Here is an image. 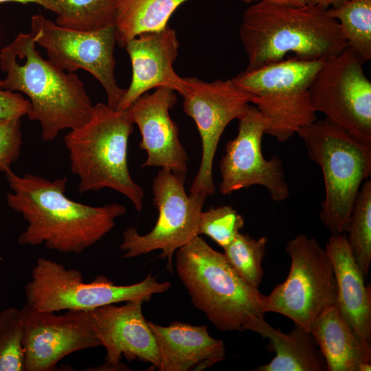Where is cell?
Masks as SVG:
<instances>
[{
    "label": "cell",
    "instance_id": "cell-1",
    "mask_svg": "<svg viewBox=\"0 0 371 371\" xmlns=\"http://www.w3.org/2000/svg\"><path fill=\"white\" fill-rule=\"evenodd\" d=\"M11 190L8 205L21 215L27 226L17 243L25 246L43 245L63 254H80L110 232L126 207L117 203L91 206L65 194L67 177L54 180L12 170L5 173Z\"/></svg>",
    "mask_w": 371,
    "mask_h": 371
},
{
    "label": "cell",
    "instance_id": "cell-2",
    "mask_svg": "<svg viewBox=\"0 0 371 371\" xmlns=\"http://www.w3.org/2000/svg\"><path fill=\"white\" fill-rule=\"evenodd\" d=\"M36 40V32L31 28L30 33L19 34L1 49L0 66L6 74L2 87L28 97V119L40 124L44 142H52L60 131L85 124L94 105L78 76L43 58Z\"/></svg>",
    "mask_w": 371,
    "mask_h": 371
},
{
    "label": "cell",
    "instance_id": "cell-3",
    "mask_svg": "<svg viewBox=\"0 0 371 371\" xmlns=\"http://www.w3.org/2000/svg\"><path fill=\"white\" fill-rule=\"evenodd\" d=\"M239 36L246 52V71L284 59L289 54L307 60L326 59L348 47L339 22L325 10L264 2L243 14Z\"/></svg>",
    "mask_w": 371,
    "mask_h": 371
},
{
    "label": "cell",
    "instance_id": "cell-4",
    "mask_svg": "<svg viewBox=\"0 0 371 371\" xmlns=\"http://www.w3.org/2000/svg\"><path fill=\"white\" fill-rule=\"evenodd\" d=\"M177 275L193 305L221 331H243L264 317L265 296L199 236L177 250Z\"/></svg>",
    "mask_w": 371,
    "mask_h": 371
},
{
    "label": "cell",
    "instance_id": "cell-5",
    "mask_svg": "<svg viewBox=\"0 0 371 371\" xmlns=\"http://www.w3.org/2000/svg\"><path fill=\"white\" fill-rule=\"evenodd\" d=\"M133 124L128 109L115 110L98 103L89 120L65 136L80 194L111 188L128 198L137 211L142 210L144 191L132 179L127 162Z\"/></svg>",
    "mask_w": 371,
    "mask_h": 371
},
{
    "label": "cell",
    "instance_id": "cell-6",
    "mask_svg": "<svg viewBox=\"0 0 371 371\" xmlns=\"http://www.w3.org/2000/svg\"><path fill=\"white\" fill-rule=\"evenodd\" d=\"M297 133L310 159L322 171L325 196L320 220L331 235L345 234L361 186L371 175V144L326 117L300 128Z\"/></svg>",
    "mask_w": 371,
    "mask_h": 371
},
{
    "label": "cell",
    "instance_id": "cell-7",
    "mask_svg": "<svg viewBox=\"0 0 371 371\" xmlns=\"http://www.w3.org/2000/svg\"><path fill=\"white\" fill-rule=\"evenodd\" d=\"M324 60L293 57L256 70H245L232 80L253 95L251 103L269 123L266 134L284 142L317 120L310 87Z\"/></svg>",
    "mask_w": 371,
    "mask_h": 371
},
{
    "label": "cell",
    "instance_id": "cell-8",
    "mask_svg": "<svg viewBox=\"0 0 371 371\" xmlns=\"http://www.w3.org/2000/svg\"><path fill=\"white\" fill-rule=\"evenodd\" d=\"M170 286V282H159L150 274L129 285H116L103 276L85 282L80 271L42 257L32 268L31 279L24 290L26 304L32 308L58 312L89 311L138 299L148 302L153 295L166 292Z\"/></svg>",
    "mask_w": 371,
    "mask_h": 371
},
{
    "label": "cell",
    "instance_id": "cell-9",
    "mask_svg": "<svg viewBox=\"0 0 371 371\" xmlns=\"http://www.w3.org/2000/svg\"><path fill=\"white\" fill-rule=\"evenodd\" d=\"M291 267L284 282L265 296L263 313H277L311 332L316 318L336 305L337 285L326 248L315 238L298 234L285 247Z\"/></svg>",
    "mask_w": 371,
    "mask_h": 371
},
{
    "label": "cell",
    "instance_id": "cell-10",
    "mask_svg": "<svg viewBox=\"0 0 371 371\" xmlns=\"http://www.w3.org/2000/svg\"><path fill=\"white\" fill-rule=\"evenodd\" d=\"M186 176L178 175L161 168L153 181V203L158 211L154 227L146 234H140L135 227L122 234L119 248L123 256L131 258L161 250L159 257L167 259V269L172 271L174 253L198 235L202 207L206 197L188 195Z\"/></svg>",
    "mask_w": 371,
    "mask_h": 371
},
{
    "label": "cell",
    "instance_id": "cell-11",
    "mask_svg": "<svg viewBox=\"0 0 371 371\" xmlns=\"http://www.w3.org/2000/svg\"><path fill=\"white\" fill-rule=\"evenodd\" d=\"M361 56L348 46L325 59L310 87L313 109L371 144V82Z\"/></svg>",
    "mask_w": 371,
    "mask_h": 371
},
{
    "label": "cell",
    "instance_id": "cell-12",
    "mask_svg": "<svg viewBox=\"0 0 371 371\" xmlns=\"http://www.w3.org/2000/svg\"><path fill=\"white\" fill-rule=\"evenodd\" d=\"M184 80L181 94L183 111L194 121L202 145L200 166L190 191L207 197L215 192L212 169L220 138L229 122L243 115L253 95L239 87L232 78L210 82L197 78Z\"/></svg>",
    "mask_w": 371,
    "mask_h": 371
},
{
    "label": "cell",
    "instance_id": "cell-13",
    "mask_svg": "<svg viewBox=\"0 0 371 371\" xmlns=\"http://www.w3.org/2000/svg\"><path fill=\"white\" fill-rule=\"evenodd\" d=\"M31 28L36 32V43L46 50L49 61L69 73L78 69L88 71L103 87L106 104L117 109L126 89L117 85L114 74L115 26L93 32L78 31L36 14L31 19Z\"/></svg>",
    "mask_w": 371,
    "mask_h": 371
},
{
    "label": "cell",
    "instance_id": "cell-14",
    "mask_svg": "<svg viewBox=\"0 0 371 371\" xmlns=\"http://www.w3.org/2000/svg\"><path fill=\"white\" fill-rule=\"evenodd\" d=\"M238 120V134L227 143L219 164L222 177L220 193L227 195L258 185L267 189L273 201H284L290 192L282 160L276 155L266 159L262 153V139L269 127L267 120L250 104Z\"/></svg>",
    "mask_w": 371,
    "mask_h": 371
},
{
    "label": "cell",
    "instance_id": "cell-15",
    "mask_svg": "<svg viewBox=\"0 0 371 371\" xmlns=\"http://www.w3.org/2000/svg\"><path fill=\"white\" fill-rule=\"evenodd\" d=\"M20 312L25 371H54L66 356L102 346L92 328L89 311L56 314L25 304Z\"/></svg>",
    "mask_w": 371,
    "mask_h": 371
},
{
    "label": "cell",
    "instance_id": "cell-16",
    "mask_svg": "<svg viewBox=\"0 0 371 371\" xmlns=\"http://www.w3.org/2000/svg\"><path fill=\"white\" fill-rule=\"evenodd\" d=\"M142 299L126 302L122 306L108 304L89 310L93 331L106 349L105 362L98 370H124L121 363L139 359L153 368L159 366L157 346L142 313Z\"/></svg>",
    "mask_w": 371,
    "mask_h": 371
},
{
    "label": "cell",
    "instance_id": "cell-17",
    "mask_svg": "<svg viewBox=\"0 0 371 371\" xmlns=\"http://www.w3.org/2000/svg\"><path fill=\"white\" fill-rule=\"evenodd\" d=\"M177 100L175 91L157 88L141 95L128 110L141 134L139 146L147 154L142 167H161L186 176L188 157L179 140L178 126L169 113Z\"/></svg>",
    "mask_w": 371,
    "mask_h": 371
},
{
    "label": "cell",
    "instance_id": "cell-18",
    "mask_svg": "<svg viewBox=\"0 0 371 371\" xmlns=\"http://www.w3.org/2000/svg\"><path fill=\"white\" fill-rule=\"evenodd\" d=\"M179 43L168 25L159 31L142 33L125 45L131 62L132 78L117 108L125 111L152 89L168 88L181 94L185 80L175 71Z\"/></svg>",
    "mask_w": 371,
    "mask_h": 371
},
{
    "label": "cell",
    "instance_id": "cell-19",
    "mask_svg": "<svg viewBox=\"0 0 371 371\" xmlns=\"http://www.w3.org/2000/svg\"><path fill=\"white\" fill-rule=\"evenodd\" d=\"M148 323L157 346L159 371L201 370L225 357L224 342L212 337L205 325L174 322L163 326Z\"/></svg>",
    "mask_w": 371,
    "mask_h": 371
},
{
    "label": "cell",
    "instance_id": "cell-20",
    "mask_svg": "<svg viewBox=\"0 0 371 371\" xmlns=\"http://www.w3.org/2000/svg\"><path fill=\"white\" fill-rule=\"evenodd\" d=\"M325 248L336 280V306L356 336L371 346V286L365 284L345 234L331 235Z\"/></svg>",
    "mask_w": 371,
    "mask_h": 371
},
{
    "label": "cell",
    "instance_id": "cell-21",
    "mask_svg": "<svg viewBox=\"0 0 371 371\" xmlns=\"http://www.w3.org/2000/svg\"><path fill=\"white\" fill-rule=\"evenodd\" d=\"M269 340L267 348L275 352L272 360L256 371H328L325 359L311 332L299 326L283 333L269 324L264 317L251 320L245 328Z\"/></svg>",
    "mask_w": 371,
    "mask_h": 371
},
{
    "label": "cell",
    "instance_id": "cell-22",
    "mask_svg": "<svg viewBox=\"0 0 371 371\" xmlns=\"http://www.w3.org/2000/svg\"><path fill=\"white\" fill-rule=\"evenodd\" d=\"M328 371H357L363 362L371 363V346L364 344L341 315L336 305L324 311L311 329Z\"/></svg>",
    "mask_w": 371,
    "mask_h": 371
},
{
    "label": "cell",
    "instance_id": "cell-23",
    "mask_svg": "<svg viewBox=\"0 0 371 371\" xmlns=\"http://www.w3.org/2000/svg\"><path fill=\"white\" fill-rule=\"evenodd\" d=\"M188 0H117L116 43L124 47L135 36L161 30L171 15Z\"/></svg>",
    "mask_w": 371,
    "mask_h": 371
},
{
    "label": "cell",
    "instance_id": "cell-24",
    "mask_svg": "<svg viewBox=\"0 0 371 371\" xmlns=\"http://www.w3.org/2000/svg\"><path fill=\"white\" fill-rule=\"evenodd\" d=\"M339 23L348 46L363 62L371 59V0H345L328 9Z\"/></svg>",
    "mask_w": 371,
    "mask_h": 371
},
{
    "label": "cell",
    "instance_id": "cell-25",
    "mask_svg": "<svg viewBox=\"0 0 371 371\" xmlns=\"http://www.w3.org/2000/svg\"><path fill=\"white\" fill-rule=\"evenodd\" d=\"M60 13L56 23L83 32L115 26L117 0H58Z\"/></svg>",
    "mask_w": 371,
    "mask_h": 371
},
{
    "label": "cell",
    "instance_id": "cell-26",
    "mask_svg": "<svg viewBox=\"0 0 371 371\" xmlns=\"http://www.w3.org/2000/svg\"><path fill=\"white\" fill-rule=\"evenodd\" d=\"M353 257L365 278L371 262V180L366 179L355 199L345 233Z\"/></svg>",
    "mask_w": 371,
    "mask_h": 371
},
{
    "label": "cell",
    "instance_id": "cell-27",
    "mask_svg": "<svg viewBox=\"0 0 371 371\" xmlns=\"http://www.w3.org/2000/svg\"><path fill=\"white\" fill-rule=\"evenodd\" d=\"M267 238L258 239L239 232L225 248L224 254L236 272L250 285L258 288L263 277L262 262Z\"/></svg>",
    "mask_w": 371,
    "mask_h": 371
},
{
    "label": "cell",
    "instance_id": "cell-28",
    "mask_svg": "<svg viewBox=\"0 0 371 371\" xmlns=\"http://www.w3.org/2000/svg\"><path fill=\"white\" fill-rule=\"evenodd\" d=\"M23 328L20 309L0 311V371H25Z\"/></svg>",
    "mask_w": 371,
    "mask_h": 371
},
{
    "label": "cell",
    "instance_id": "cell-29",
    "mask_svg": "<svg viewBox=\"0 0 371 371\" xmlns=\"http://www.w3.org/2000/svg\"><path fill=\"white\" fill-rule=\"evenodd\" d=\"M243 225V216L232 206L211 207L201 214L198 235L209 236L224 249L233 241Z\"/></svg>",
    "mask_w": 371,
    "mask_h": 371
},
{
    "label": "cell",
    "instance_id": "cell-30",
    "mask_svg": "<svg viewBox=\"0 0 371 371\" xmlns=\"http://www.w3.org/2000/svg\"><path fill=\"white\" fill-rule=\"evenodd\" d=\"M21 119H0V172L11 170L18 159L23 144Z\"/></svg>",
    "mask_w": 371,
    "mask_h": 371
},
{
    "label": "cell",
    "instance_id": "cell-31",
    "mask_svg": "<svg viewBox=\"0 0 371 371\" xmlns=\"http://www.w3.org/2000/svg\"><path fill=\"white\" fill-rule=\"evenodd\" d=\"M30 106L29 100L22 95L3 89L0 79V119L21 118L27 115Z\"/></svg>",
    "mask_w": 371,
    "mask_h": 371
},
{
    "label": "cell",
    "instance_id": "cell-32",
    "mask_svg": "<svg viewBox=\"0 0 371 371\" xmlns=\"http://www.w3.org/2000/svg\"><path fill=\"white\" fill-rule=\"evenodd\" d=\"M8 2H15L22 4L36 3L58 15L60 13V7L58 0H0V3Z\"/></svg>",
    "mask_w": 371,
    "mask_h": 371
},
{
    "label": "cell",
    "instance_id": "cell-33",
    "mask_svg": "<svg viewBox=\"0 0 371 371\" xmlns=\"http://www.w3.org/2000/svg\"><path fill=\"white\" fill-rule=\"evenodd\" d=\"M245 3L251 4L256 2H264L281 5L302 7L307 5L308 0H241Z\"/></svg>",
    "mask_w": 371,
    "mask_h": 371
},
{
    "label": "cell",
    "instance_id": "cell-34",
    "mask_svg": "<svg viewBox=\"0 0 371 371\" xmlns=\"http://www.w3.org/2000/svg\"><path fill=\"white\" fill-rule=\"evenodd\" d=\"M345 0H308L307 5H315L321 8L328 10L335 7Z\"/></svg>",
    "mask_w": 371,
    "mask_h": 371
},
{
    "label": "cell",
    "instance_id": "cell-35",
    "mask_svg": "<svg viewBox=\"0 0 371 371\" xmlns=\"http://www.w3.org/2000/svg\"><path fill=\"white\" fill-rule=\"evenodd\" d=\"M371 370V363L370 362H363L361 363L358 366L357 371H370Z\"/></svg>",
    "mask_w": 371,
    "mask_h": 371
}]
</instances>
